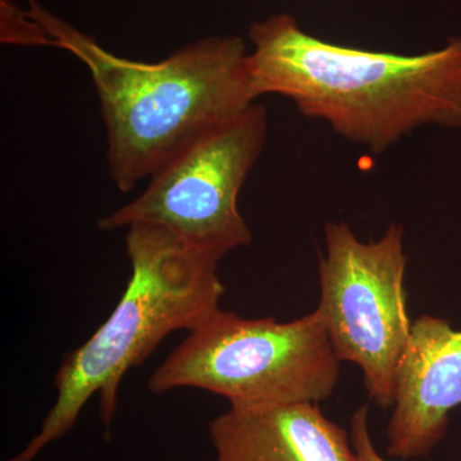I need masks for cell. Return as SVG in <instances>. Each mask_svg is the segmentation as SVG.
<instances>
[{
    "instance_id": "6da1fadb",
    "label": "cell",
    "mask_w": 461,
    "mask_h": 461,
    "mask_svg": "<svg viewBox=\"0 0 461 461\" xmlns=\"http://www.w3.org/2000/svg\"><path fill=\"white\" fill-rule=\"evenodd\" d=\"M249 38L257 99L293 100L372 153L427 124L461 126V38L417 56L364 50L321 41L285 14L254 23Z\"/></svg>"
},
{
    "instance_id": "7a4b0ae2",
    "label": "cell",
    "mask_w": 461,
    "mask_h": 461,
    "mask_svg": "<svg viewBox=\"0 0 461 461\" xmlns=\"http://www.w3.org/2000/svg\"><path fill=\"white\" fill-rule=\"evenodd\" d=\"M27 5L51 45L89 69L107 130L109 175L123 193L256 104L239 36H206L159 62H138L111 53L38 0Z\"/></svg>"
},
{
    "instance_id": "3957f363",
    "label": "cell",
    "mask_w": 461,
    "mask_h": 461,
    "mask_svg": "<svg viewBox=\"0 0 461 461\" xmlns=\"http://www.w3.org/2000/svg\"><path fill=\"white\" fill-rule=\"evenodd\" d=\"M126 250L131 277L120 303L83 346L67 355L54 378L56 402L41 432L7 461H33L72 429L94 395H99L100 420L109 430L123 375L169 333L190 332L220 311L224 286L213 258L148 223L127 227Z\"/></svg>"
},
{
    "instance_id": "277c9868",
    "label": "cell",
    "mask_w": 461,
    "mask_h": 461,
    "mask_svg": "<svg viewBox=\"0 0 461 461\" xmlns=\"http://www.w3.org/2000/svg\"><path fill=\"white\" fill-rule=\"evenodd\" d=\"M339 360L317 311L299 320L206 318L150 375L149 390L199 388L233 408L314 402L338 386Z\"/></svg>"
},
{
    "instance_id": "5b68a950",
    "label": "cell",
    "mask_w": 461,
    "mask_h": 461,
    "mask_svg": "<svg viewBox=\"0 0 461 461\" xmlns=\"http://www.w3.org/2000/svg\"><path fill=\"white\" fill-rule=\"evenodd\" d=\"M324 239L315 311L339 362L357 364L369 397L391 408L412 324L402 226L391 224L378 241L363 242L348 223L332 222L324 227Z\"/></svg>"
},
{
    "instance_id": "8992f818",
    "label": "cell",
    "mask_w": 461,
    "mask_h": 461,
    "mask_svg": "<svg viewBox=\"0 0 461 461\" xmlns=\"http://www.w3.org/2000/svg\"><path fill=\"white\" fill-rule=\"evenodd\" d=\"M266 138V109L251 105L172 158L141 195L103 217L99 229L154 224L220 262L253 240L238 199Z\"/></svg>"
},
{
    "instance_id": "52a82bcc",
    "label": "cell",
    "mask_w": 461,
    "mask_h": 461,
    "mask_svg": "<svg viewBox=\"0 0 461 461\" xmlns=\"http://www.w3.org/2000/svg\"><path fill=\"white\" fill-rule=\"evenodd\" d=\"M461 405V330L447 321L421 315L412 321L397 366L387 454L426 456L445 436L448 414Z\"/></svg>"
},
{
    "instance_id": "ba28073f",
    "label": "cell",
    "mask_w": 461,
    "mask_h": 461,
    "mask_svg": "<svg viewBox=\"0 0 461 461\" xmlns=\"http://www.w3.org/2000/svg\"><path fill=\"white\" fill-rule=\"evenodd\" d=\"M209 437L215 461H357L350 436L314 402L230 406Z\"/></svg>"
},
{
    "instance_id": "9c48e42d",
    "label": "cell",
    "mask_w": 461,
    "mask_h": 461,
    "mask_svg": "<svg viewBox=\"0 0 461 461\" xmlns=\"http://www.w3.org/2000/svg\"><path fill=\"white\" fill-rule=\"evenodd\" d=\"M2 42L5 44L51 45L50 36L33 21L27 11L18 8L11 0H2Z\"/></svg>"
},
{
    "instance_id": "30bf717a",
    "label": "cell",
    "mask_w": 461,
    "mask_h": 461,
    "mask_svg": "<svg viewBox=\"0 0 461 461\" xmlns=\"http://www.w3.org/2000/svg\"><path fill=\"white\" fill-rule=\"evenodd\" d=\"M350 438L357 461H386L378 453L369 430V405L360 406L350 420Z\"/></svg>"
}]
</instances>
